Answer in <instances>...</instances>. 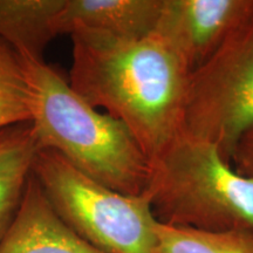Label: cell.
Masks as SVG:
<instances>
[{"label":"cell","instance_id":"cell-1","mask_svg":"<svg viewBox=\"0 0 253 253\" xmlns=\"http://www.w3.org/2000/svg\"><path fill=\"white\" fill-rule=\"evenodd\" d=\"M69 84L122 122L151 163L181 134L190 71L157 34L138 40L71 34Z\"/></svg>","mask_w":253,"mask_h":253},{"label":"cell","instance_id":"cell-2","mask_svg":"<svg viewBox=\"0 0 253 253\" xmlns=\"http://www.w3.org/2000/svg\"><path fill=\"white\" fill-rule=\"evenodd\" d=\"M32 94V128L40 149L63 156L103 186L141 196L150 162L128 128L87 103L58 69L19 54Z\"/></svg>","mask_w":253,"mask_h":253},{"label":"cell","instance_id":"cell-3","mask_svg":"<svg viewBox=\"0 0 253 253\" xmlns=\"http://www.w3.org/2000/svg\"><path fill=\"white\" fill-rule=\"evenodd\" d=\"M143 195L164 225L253 231V178L233 169L216 145L182 132L150 163Z\"/></svg>","mask_w":253,"mask_h":253},{"label":"cell","instance_id":"cell-4","mask_svg":"<svg viewBox=\"0 0 253 253\" xmlns=\"http://www.w3.org/2000/svg\"><path fill=\"white\" fill-rule=\"evenodd\" d=\"M33 175L56 214L103 253H161L155 218L145 195L103 186L50 149H40Z\"/></svg>","mask_w":253,"mask_h":253},{"label":"cell","instance_id":"cell-5","mask_svg":"<svg viewBox=\"0 0 253 253\" xmlns=\"http://www.w3.org/2000/svg\"><path fill=\"white\" fill-rule=\"evenodd\" d=\"M253 129V18L190 73L182 134L216 145L232 166L237 145Z\"/></svg>","mask_w":253,"mask_h":253},{"label":"cell","instance_id":"cell-6","mask_svg":"<svg viewBox=\"0 0 253 253\" xmlns=\"http://www.w3.org/2000/svg\"><path fill=\"white\" fill-rule=\"evenodd\" d=\"M253 18V0H163L157 34L190 73Z\"/></svg>","mask_w":253,"mask_h":253},{"label":"cell","instance_id":"cell-7","mask_svg":"<svg viewBox=\"0 0 253 253\" xmlns=\"http://www.w3.org/2000/svg\"><path fill=\"white\" fill-rule=\"evenodd\" d=\"M0 253H103L65 224L36 176L28 179L17 216L1 242Z\"/></svg>","mask_w":253,"mask_h":253},{"label":"cell","instance_id":"cell-8","mask_svg":"<svg viewBox=\"0 0 253 253\" xmlns=\"http://www.w3.org/2000/svg\"><path fill=\"white\" fill-rule=\"evenodd\" d=\"M163 0H66L55 21L56 33L79 30L121 40H138L156 30Z\"/></svg>","mask_w":253,"mask_h":253},{"label":"cell","instance_id":"cell-9","mask_svg":"<svg viewBox=\"0 0 253 253\" xmlns=\"http://www.w3.org/2000/svg\"><path fill=\"white\" fill-rule=\"evenodd\" d=\"M39 150L31 121L0 128V242L20 209Z\"/></svg>","mask_w":253,"mask_h":253},{"label":"cell","instance_id":"cell-10","mask_svg":"<svg viewBox=\"0 0 253 253\" xmlns=\"http://www.w3.org/2000/svg\"><path fill=\"white\" fill-rule=\"evenodd\" d=\"M66 0H0V39L18 54L43 60L58 36L55 21Z\"/></svg>","mask_w":253,"mask_h":253},{"label":"cell","instance_id":"cell-11","mask_svg":"<svg viewBox=\"0 0 253 253\" xmlns=\"http://www.w3.org/2000/svg\"><path fill=\"white\" fill-rule=\"evenodd\" d=\"M161 253H253V231L203 232L156 223Z\"/></svg>","mask_w":253,"mask_h":253},{"label":"cell","instance_id":"cell-12","mask_svg":"<svg viewBox=\"0 0 253 253\" xmlns=\"http://www.w3.org/2000/svg\"><path fill=\"white\" fill-rule=\"evenodd\" d=\"M32 121V94L20 56L0 39V128Z\"/></svg>","mask_w":253,"mask_h":253},{"label":"cell","instance_id":"cell-13","mask_svg":"<svg viewBox=\"0 0 253 253\" xmlns=\"http://www.w3.org/2000/svg\"><path fill=\"white\" fill-rule=\"evenodd\" d=\"M232 166L239 173L253 178V129L239 141L233 154Z\"/></svg>","mask_w":253,"mask_h":253}]
</instances>
